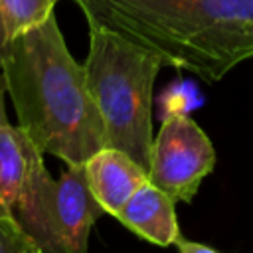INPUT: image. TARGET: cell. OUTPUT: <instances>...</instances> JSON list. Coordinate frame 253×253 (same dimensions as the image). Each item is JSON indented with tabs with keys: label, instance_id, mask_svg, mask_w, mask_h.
I'll return each instance as SVG.
<instances>
[{
	"label": "cell",
	"instance_id": "11",
	"mask_svg": "<svg viewBox=\"0 0 253 253\" xmlns=\"http://www.w3.org/2000/svg\"><path fill=\"white\" fill-rule=\"evenodd\" d=\"M198 95L200 93L190 83L172 85L168 89V93H164V115H170V113H186L188 115V111L198 105V101H200Z\"/></svg>",
	"mask_w": 253,
	"mask_h": 253
},
{
	"label": "cell",
	"instance_id": "13",
	"mask_svg": "<svg viewBox=\"0 0 253 253\" xmlns=\"http://www.w3.org/2000/svg\"><path fill=\"white\" fill-rule=\"evenodd\" d=\"M4 93H6V81L0 69V126L8 125V117H6V109H4Z\"/></svg>",
	"mask_w": 253,
	"mask_h": 253
},
{
	"label": "cell",
	"instance_id": "7",
	"mask_svg": "<svg viewBox=\"0 0 253 253\" xmlns=\"http://www.w3.org/2000/svg\"><path fill=\"white\" fill-rule=\"evenodd\" d=\"M85 176L91 194L105 213L117 215L132 194L148 180V172L126 152L103 146L85 162Z\"/></svg>",
	"mask_w": 253,
	"mask_h": 253
},
{
	"label": "cell",
	"instance_id": "5",
	"mask_svg": "<svg viewBox=\"0 0 253 253\" xmlns=\"http://www.w3.org/2000/svg\"><path fill=\"white\" fill-rule=\"evenodd\" d=\"M213 166L215 148L202 126L186 113L164 115L152 140L148 180L174 202H192Z\"/></svg>",
	"mask_w": 253,
	"mask_h": 253
},
{
	"label": "cell",
	"instance_id": "12",
	"mask_svg": "<svg viewBox=\"0 0 253 253\" xmlns=\"http://www.w3.org/2000/svg\"><path fill=\"white\" fill-rule=\"evenodd\" d=\"M174 245L178 247V253H219L217 249L210 247V245H204V243H198V241H190L186 237H178L174 241Z\"/></svg>",
	"mask_w": 253,
	"mask_h": 253
},
{
	"label": "cell",
	"instance_id": "3",
	"mask_svg": "<svg viewBox=\"0 0 253 253\" xmlns=\"http://www.w3.org/2000/svg\"><path fill=\"white\" fill-rule=\"evenodd\" d=\"M162 67L156 53L109 28L89 24V51L83 71L107 146L126 152L146 172L154 140L152 89Z\"/></svg>",
	"mask_w": 253,
	"mask_h": 253
},
{
	"label": "cell",
	"instance_id": "14",
	"mask_svg": "<svg viewBox=\"0 0 253 253\" xmlns=\"http://www.w3.org/2000/svg\"><path fill=\"white\" fill-rule=\"evenodd\" d=\"M6 47H8V36H6L4 22H2V16H0V63H2V57L6 53Z\"/></svg>",
	"mask_w": 253,
	"mask_h": 253
},
{
	"label": "cell",
	"instance_id": "9",
	"mask_svg": "<svg viewBox=\"0 0 253 253\" xmlns=\"http://www.w3.org/2000/svg\"><path fill=\"white\" fill-rule=\"evenodd\" d=\"M59 0H0V16L8 42L43 24Z\"/></svg>",
	"mask_w": 253,
	"mask_h": 253
},
{
	"label": "cell",
	"instance_id": "4",
	"mask_svg": "<svg viewBox=\"0 0 253 253\" xmlns=\"http://www.w3.org/2000/svg\"><path fill=\"white\" fill-rule=\"evenodd\" d=\"M103 208L89 190L85 166H67L57 180L49 174L10 215L42 253H87L93 223Z\"/></svg>",
	"mask_w": 253,
	"mask_h": 253
},
{
	"label": "cell",
	"instance_id": "8",
	"mask_svg": "<svg viewBox=\"0 0 253 253\" xmlns=\"http://www.w3.org/2000/svg\"><path fill=\"white\" fill-rule=\"evenodd\" d=\"M174 204L164 190L146 180L115 217L138 237L166 247L180 237Z\"/></svg>",
	"mask_w": 253,
	"mask_h": 253
},
{
	"label": "cell",
	"instance_id": "1",
	"mask_svg": "<svg viewBox=\"0 0 253 253\" xmlns=\"http://www.w3.org/2000/svg\"><path fill=\"white\" fill-rule=\"evenodd\" d=\"M0 69L18 126L43 154L71 166L107 146L83 63L69 53L53 14L8 42Z\"/></svg>",
	"mask_w": 253,
	"mask_h": 253
},
{
	"label": "cell",
	"instance_id": "2",
	"mask_svg": "<svg viewBox=\"0 0 253 253\" xmlns=\"http://www.w3.org/2000/svg\"><path fill=\"white\" fill-rule=\"evenodd\" d=\"M87 24L109 28L164 65L215 83L253 59V0H73Z\"/></svg>",
	"mask_w": 253,
	"mask_h": 253
},
{
	"label": "cell",
	"instance_id": "10",
	"mask_svg": "<svg viewBox=\"0 0 253 253\" xmlns=\"http://www.w3.org/2000/svg\"><path fill=\"white\" fill-rule=\"evenodd\" d=\"M0 253H42V251L10 215L0 213Z\"/></svg>",
	"mask_w": 253,
	"mask_h": 253
},
{
	"label": "cell",
	"instance_id": "6",
	"mask_svg": "<svg viewBox=\"0 0 253 253\" xmlns=\"http://www.w3.org/2000/svg\"><path fill=\"white\" fill-rule=\"evenodd\" d=\"M43 152L10 123L0 126V213L12 215L49 174Z\"/></svg>",
	"mask_w": 253,
	"mask_h": 253
}]
</instances>
